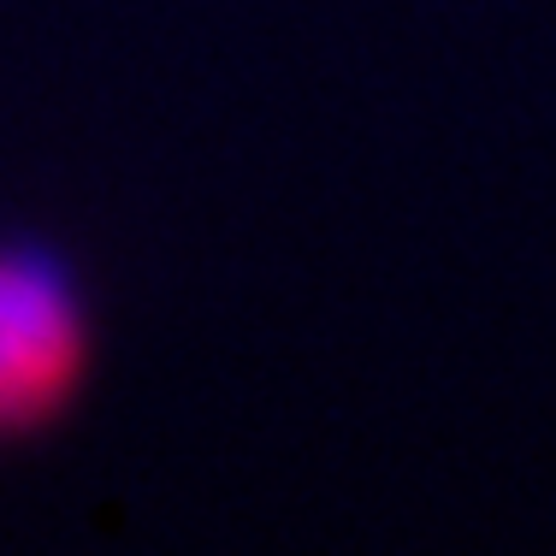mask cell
I'll return each mask as SVG.
<instances>
[{"mask_svg":"<svg viewBox=\"0 0 556 556\" xmlns=\"http://www.w3.org/2000/svg\"><path fill=\"white\" fill-rule=\"evenodd\" d=\"M84 362V314L72 278L48 255L0 249V432L65 403Z\"/></svg>","mask_w":556,"mask_h":556,"instance_id":"obj_1","label":"cell"}]
</instances>
